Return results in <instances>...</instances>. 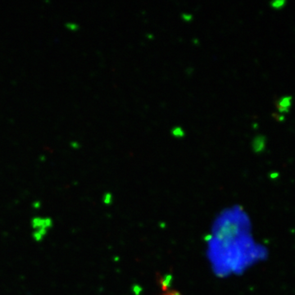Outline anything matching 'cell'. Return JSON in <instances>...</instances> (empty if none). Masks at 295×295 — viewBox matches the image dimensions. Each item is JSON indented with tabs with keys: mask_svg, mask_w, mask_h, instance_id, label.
Masks as SVG:
<instances>
[{
	"mask_svg": "<svg viewBox=\"0 0 295 295\" xmlns=\"http://www.w3.org/2000/svg\"><path fill=\"white\" fill-rule=\"evenodd\" d=\"M30 226L33 230H44L48 231L54 226V221L50 216H34L30 221Z\"/></svg>",
	"mask_w": 295,
	"mask_h": 295,
	"instance_id": "cell-1",
	"label": "cell"
},
{
	"mask_svg": "<svg viewBox=\"0 0 295 295\" xmlns=\"http://www.w3.org/2000/svg\"><path fill=\"white\" fill-rule=\"evenodd\" d=\"M292 104L291 96H284L277 102V109L280 113H285L289 111Z\"/></svg>",
	"mask_w": 295,
	"mask_h": 295,
	"instance_id": "cell-2",
	"label": "cell"
},
{
	"mask_svg": "<svg viewBox=\"0 0 295 295\" xmlns=\"http://www.w3.org/2000/svg\"><path fill=\"white\" fill-rule=\"evenodd\" d=\"M252 148L255 153H262L266 148V138L262 135H257L252 142Z\"/></svg>",
	"mask_w": 295,
	"mask_h": 295,
	"instance_id": "cell-3",
	"label": "cell"
},
{
	"mask_svg": "<svg viewBox=\"0 0 295 295\" xmlns=\"http://www.w3.org/2000/svg\"><path fill=\"white\" fill-rule=\"evenodd\" d=\"M171 134L172 136H174L175 138H178V139H181V138L184 137V135H185V132H184L183 128L178 126H174L172 128L171 130Z\"/></svg>",
	"mask_w": 295,
	"mask_h": 295,
	"instance_id": "cell-4",
	"label": "cell"
},
{
	"mask_svg": "<svg viewBox=\"0 0 295 295\" xmlns=\"http://www.w3.org/2000/svg\"><path fill=\"white\" fill-rule=\"evenodd\" d=\"M286 4V2L284 0H275L273 2H271V7L274 9H281L282 7H284Z\"/></svg>",
	"mask_w": 295,
	"mask_h": 295,
	"instance_id": "cell-5",
	"label": "cell"
},
{
	"mask_svg": "<svg viewBox=\"0 0 295 295\" xmlns=\"http://www.w3.org/2000/svg\"><path fill=\"white\" fill-rule=\"evenodd\" d=\"M193 15L190 14V13L184 12V13H182L181 14V19L184 22H190V21H193Z\"/></svg>",
	"mask_w": 295,
	"mask_h": 295,
	"instance_id": "cell-6",
	"label": "cell"
},
{
	"mask_svg": "<svg viewBox=\"0 0 295 295\" xmlns=\"http://www.w3.org/2000/svg\"><path fill=\"white\" fill-rule=\"evenodd\" d=\"M163 295H180V293L176 292V291H169V292L164 293Z\"/></svg>",
	"mask_w": 295,
	"mask_h": 295,
	"instance_id": "cell-7",
	"label": "cell"
},
{
	"mask_svg": "<svg viewBox=\"0 0 295 295\" xmlns=\"http://www.w3.org/2000/svg\"><path fill=\"white\" fill-rule=\"evenodd\" d=\"M147 38H148L149 40H153V39H154V35H152V34H148V35H147Z\"/></svg>",
	"mask_w": 295,
	"mask_h": 295,
	"instance_id": "cell-8",
	"label": "cell"
},
{
	"mask_svg": "<svg viewBox=\"0 0 295 295\" xmlns=\"http://www.w3.org/2000/svg\"><path fill=\"white\" fill-rule=\"evenodd\" d=\"M193 43L195 44V45H197V44H199V41H198V40H197V39H193Z\"/></svg>",
	"mask_w": 295,
	"mask_h": 295,
	"instance_id": "cell-9",
	"label": "cell"
},
{
	"mask_svg": "<svg viewBox=\"0 0 295 295\" xmlns=\"http://www.w3.org/2000/svg\"><path fill=\"white\" fill-rule=\"evenodd\" d=\"M186 72H187L188 74H191V73H192V72H193V69H192V68H190V69L189 68V69H187V70H186Z\"/></svg>",
	"mask_w": 295,
	"mask_h": 295,
	"instance_id": "cell-10",
	"label": "cell"
}]
</instances>
